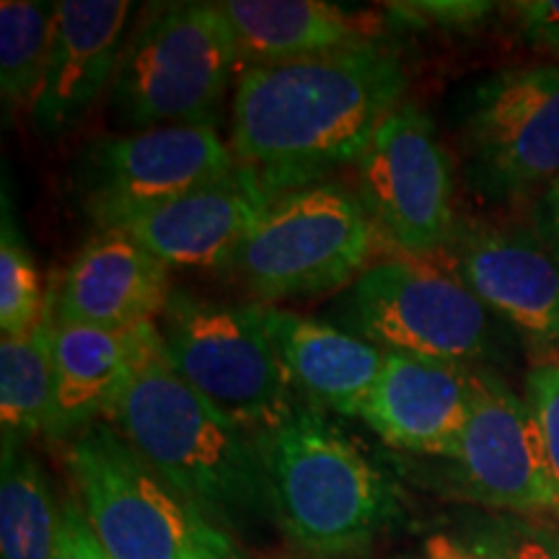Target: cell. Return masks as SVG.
Returning a JSON list of instances; mask_svg holds the SVG:
<instances>
[{
  "instance_id": "cell-12",
  "label": "cell",
  "mask_w": 559,
  "mask_h": 559,
  "mask_svg": "<svg viewBox=\"0 0 559 559\" xmlns=\"http://www.w3.org/2000/svg\"><path fill=\"white\" fill-rule=\"evenodd\" d=\"M443 461V487L453 498L500 513L557 515L534 409L492 368L479 366L472 415Z\"/></svg>"
},
{
  "instance_id": "cell-22",
  "label": "cell",
  "mask_w": 559,
  "mask_h": 559,
  "mask_svg": "<svg viewBox=\"0 0 559 559\" xmlns=\"http://www.w3.org/2000/svg\"><path fill=\"white\" fill-rule=\"evenodd\" d=\"M0 423L3 438H52L55 428V362L52 313L24 337L0 342Z\"/></svg>"
},
{
  "instance_id": "cell-15",
  "label": "cell",
  "mask_w": 559,
  "mask_h": 559,
  "mask_svg": "<svg viewBox=\"0 0 559 559\" xmlns=\"http://www.w3.org/2000/svg\"><path fill=\"white\" fill-rule=\"evenodd\" d=\"M479 366L386 349L360 417L391 449L449 456L477 394Z\"/></svg>"
},
{
  "instance_id": "cell-4",
  "label": "cell",
  "mask_w": 559,
  "mask_h": 559,
  "mask_svg": "<svg viewBox=\"0 0 559 559\" xmlns=\"http://www.w3.org/2000/svg\"><path fill=\"white\" fill-rule=\"evenodd\" d=\"M236 73L241 55L221 3H156L124 39L109 107L132 132L215 124Z\"/></svg>"
},
{
  "instance_id": "cell-17",
  "label": "cell",
  "mask_w": 559,
  "mask_h": 559,
  "mask_svg": "<svg viewBox=\"0 0 559 559\" xmlns=\"http://www.w3.org/2000/svg\"><path fill=\"white\" fill-rule=\"evenodd\" d=\"M128 0H60L45 83L32 122L45 138H60L86 120L111 88L128 39Z\"/></svg>"
},
{
  "instance_id": "cell-6",
  "label": "cell",
  "mask_w": 559,
  "mask_h": 559,
  "mask_svg": "<svg viewBox=\"0 0 559 559\" xmlns=\"http://www.w3.org/2000/svg\"><path fill=\"white\" fill-rule=\"evenodd\" d=\"M376 234L349 187L319 181L270 202L243 236L228 270L260 304L324 296L353 285L370 267Z\"/></svg>"
},
{
  "instance_id": "cell-8",
  "label": "cell",
  "mask_w": 559,
  "mask_h": 559,
  "mask_svg": "<svg viewBox=\"0 0 559 559\" xmlns=\"http://www.w3.org/2000/svg\"><path fill=\"white\" fill-rule=\"evenodd\" d=\"M464 185L489 205L539 198L559 179V62L508 68L466 91L459 109Z\"/></svg>"
},
{
  "instance_id": "cell-18",
  "label": "cell",
  "mask_w": 559,
  "mask_h": 559,
  "mask_svg": "<svg viewBox=\"0 0 559 559\" xmlns=\"http://www.w3.org/2000/svg\"><path fill=\"white\" fill-rule=\"evenodd\" d=\"M251 306L275 347L290 389L313 409L360 417L386 362V349L326 321L300 317L272 304Z\"/></svg>"
},
{
  "instance_id": "cell-26",
  "label": "cell",
  "mask_w": 559,
  "mask_h": 559,
  "mask_svg": "<svg viewBox=\"0 0 559 559\" xmlns=\"http://www.w3.org/2000/svg\"><path fill=\"white\" fill-rule=\"evenodd\" d=\"M498 5L481 0H402L383 5V16L394 29L469 32L489 19Z\"/></svg>"
},
{
  "instance_id": "cell-1",
  "label": "cell",
  "mask_w": 559,
  "mask_h": 559,
  "mask_svg": "<svg viewBox=\"0 0 559 559\" xmlns=\"http://www.w3.org/2000/svg\"><path fill=\"white\" fill-rule=\"evenodd\" d=\"M407 83V68L386 41L243 68L230 99V153L275 198L319 185L358 164L379 124L404 102Z\"/></svg>"
},
{
  "instance_id": "cell-32",
  "label": "cell",
  "mask_w": 559,
  "mask_h": 559,
  "mask_svg": "<svg viewBox=\"0 0 559 559\" xmlns=\"http://www.w3.org/2000/svg\"><path fill=\"white\" fill-rule=\"evenodd\" d=\"M275 559H317V557H275Z\"/></svg>"
},
{
  "instance_id": "cell-20",
  "label": "cell",
  "mask_w": 559,
  "mask_h": 559,
  "mask_svg": "<svg viewBox=\"0 0 559 559\" xmlns=\"http://www.w3.org/2000/svg\"><path fill=\"white\" fill-rule=\"evenodd\" d=\"M221 5L234 26L241 70L383 45L389 34L386 16L319 0H226Z\"/></svg>"
},
{
  "instance_id": "cell-24",
  "label": "cell",
  "mask_w": 559,
  "mask_h": 559,
  "mask_svg": "<svg viewBox=\"0 0 559 559\" xmlns=\"http://www.w3.org/2000/svg\"><path fill=\"white\" fill-rule=\"evenodd\" d=\"M459 559H559V526L544 513H500L472 508L443 531Z\"/></svg>"
},
{
  "instance_id": "cell-2",
  "label": "cell",
  "mask_w": 559,
  "mask_h": 559,
  "mask_svg": "<svg viewBox=\"0 0 559 559\" xmlns=\"http://www.w3.org/2000/svg\"><path fill=\"white\" fill-rule=\"evenodd\" d=\"M107 423L174 492L230 536L272 521L254 432L181 379L160 340Z\"/></svg>"
},
{
  "instance_id": "cell-29",
  "label": "cell",
  "mask_w": 559,
  "mask_h": 559,
  "mask_svg": "<svg viewBox=\"0 0 559 559\" xmlns=\"http://www.w3.org/2000/svg\"><path fill=\"white\" fill-rule=\"evenodd\" d=\"M60 508V539L55 559H109L107 551L102 549L99 539H96L79 498L70 495Z\"/></svg>"
},
{
  "instance_id": "cell-16",
  "label": "cell",
  "mask_w": 559,
  "mask_h": 559,
  "mask_svg": "<svg viewBox=\"0 0 559 559\" xmlns=\"http://www.w3.org/2000/svg\"><path fill=\"white\" fill-rule=\"evenodd\" d=\"M272 200L275 194L262 179L236 164L226 177L145 210L115 230L130 234L169 270L228 267L243 236Z\"/></svg>"
},
{
  "instance_id": "cell-14",
  "label": "cell",
  "mask_w": 559,
  "mask_h": 559,
  "mask_svg": "<svg viewBox=\"0 0 559 559\" xmlns=\"http://www.w3.org/2000/svg\"><path fill=\"white\" fill-rule=\"evenodd\" d=\"M174 290L171 270L130 234L99 228L50 288L52 321L128 332L153 324Z\"/></svg>"
},
{
  "instance_id": "cell-3",
  "label": "cell",
  "mask_w": 559,
  "mask_h": 559,
  "mask_svg": "<svg viewBox=\"0 0 559 559\" xmlns=\"http://www.w3.org/2000/svg\"><path fill=\"white\" fill-rule=\"evenodd\" d=\"M254 440L272 523L304 557L362 555L400 513L391 481L321 409L296 404Z\"/></svg>"
},
{
  "instance_id": "cell-5",
  "label": "cell",
  "mask_w": 559,
  "mask_h": 559,
  "mask_svg": "<svg viewBox=\"0 0 559 559\" xmlns=\"http://www.w3.org/2000/svg\"><path fill=\"white\" fill-rule=\"evenodd\" d=\"M66 464L109 559H239L234 536L174 492L107 419L70 440Z\"/></svg>"
},
{
  "instance_id": "cell-9",
  "label": "cell",
  "mask_w": 559,
  "mask_h": 559,
  "mask_svg": "<svg viewBox=\"0 0 559 559\" xmlns=\"http://www.w3.org/2000/svg\"><path fill=\"white\" fill-rule=\"evenodd\" d=\"M156 324L169 366L249 432L296 409L293 389L254 306H230L174 288Z\"/></svg>"
},
{
  "instance_id": "cell-11",
  "label": "cell",
  "mask_w": 559,
  "mask_h": 559,
  "mask_svg": "<svg viewBox=\"0 0 559 559\" xmlns=\"http://www.w3.org/2000/svg\"><path fill=\"white\" fill-rule=\"evenodd\" d=\"M234 166L215 124H169L91 140L75 156L70 179L96 228H120L145 210L226 177Z\"/></svg>"
},
{
  "instance_id": "cell-21",
  "label": "cell",
  "mask_w": 559,
  "mask_h": 559,
  "mask_svg": "<svg viewBox=\"0 0 559 559\" xmlns=\"http://www.w3.org/2000/svg\"><path fill=\"white\" fill-rule=\"evenodd\" d=\"M62 508L24 440L3 438L0 459V559H55Z\"/></svg>"
},
{
  "instance_id": "cell-23",
  "label": "cell",
  "mask_w": 559,
  "mask_h": 559,
  "mask_svg": "<svg viewBox=\"0 0 559 559\" xmlns=\"http://www.w3.org/2000/svg\"><path fill=\"white\" fill-rule=\"evenodd\" d=\"M58 3L5 0L0 5V96L9 111L29 109L45 83Z\"/></svg>"
},
{
  "instance_id": "cell-7",
  "label": "cell",
  "mask_w": 559,
  "mask_h": 559,
  "mask_svg": "<svg viewBox=\"0 0 559 559\" xmlns=\"http://www.w3.org/2000/svg\"><path fill=\"white\" fill-rule=\"evenodd\" d=\"M342 330L400 353L485 366L498 358V317L451 264L417 257L373 262L340 300Z\"/></svg>"
},
{
  "instance_id": "cell-13",
  "label": "cell",
  "mask_w": 559,
  "mask_h": 559,
  "mask_svg": "<svg viewBox=\"0 0 559 559\" xmlns=\"http://www.w3.org/2000/svg\"><path fill=\"white\" fill-rule=\"evenodd\" d=\"M451 267L536 360L559 358V260L534 226L461 221L449 247Z\"/></svg>"
},
{
  "instance_id": "cell-28",
  "label": "cell",
  "mask_w": 559,
  "mask_h": 559,
  "mask_svg": "<svg viewBox=\"0 0 559 559\" xmlns=\"http://www.w3.org/2000/svg\"><path fill=\"white\" fill-rule=\"evenodd\" d=\"M523 41L536 50L559 55V0H523L510 5Z\"/></svg>"
},
{
  "instance_id": "cell-25",
  "label": "cell",
  "mask_w": 559,
  "mask_h": 559,
  "mask_svg": "<svg viewBox=\"0 0 559 559\" xmlns=\"http://www.w3.org/2000/svg\"><path fill=\"white\" fill-rule=\"evenodd\" d=\"M9 194H3V228H0V332L3 337H24L37 330L47 317V298L41 277L16 215L11 213Z\"/></svg>"
},
{
  "instance_id": "cell-19",
  "label": "cell",
  "mask_w": 559,
  "mask_h": 559,
  "mask_svg": "<svg viewBox=\"0 0 559 559\" xmlns=\"http://www.w3.org/2000/svg\"><path fill=\"white\" fill-rule=\"evenodd\" d=\"M158 347L156 324L128 332L52 321L55 428L52 440H73L109 419L132 376Z\"/></svg>"
},
{
  "instance_id": "cell-30",
  "label": "cell",
  "mask_w": 559,
  "mask_h": 559,
  "mask_svg": "<svg viewBox=\"0 0 559 559\" xmlns=\"http://www.w3.org/2000/svg\"><path fill=\"white\" fill-rule=\"evenodd\" d=\"M531 226L551 254L559 260V179L549 185L531 205Z\"/></svg>"
},
{
  "instance_id": "cell-31",
  "label": "cell",
  "mask_w": 559,
  "mask_h": 559,
  "mask_svg": "<svg viewBox=\"0 0 559 559\" xmlns=\"http://www.w3.org/2000/svg\"><path fill=\"white\" fill-rule=\"evenodd\" d=\"M428 547H430V551L425 557H400V559H459L456 551L449 547V542H445L440 534L432 536Z\"/></svg>"
},
{
  "instance_id": "cell-10",
  "label": "cell",
  "mask_w": 559,
  "mask_h": 559,
  "mask_svg": "<svg viewBox=\"0 0 559 559\" xmlns=\"http://www.w3.org/2000/svg\"><path fill=\"white\" fill-rule=\"evenodd\" d=\"M355 181L379 239L402 257L430 260L449 251L461 223L456 164L415 102L389 111L355 164Z\"/></svg>"
},
{
  "instance_id": "cell-27",
  "label": "cell",
  "mask_w": 559,
  "mask_h": 559,
  "mask_svg": "<svg viewBox=\"0 0 559 559\" xmlns=\"http://www.w3.org/2000/svg\"><path fill=\"white\" fill-rule=\"evenodd\" d=\"M526 402L534 409L536 425H539L544 459L555 485L557 515L559 521V358L536 360L526 376Z\"/></svg>"
}]
</instances>
